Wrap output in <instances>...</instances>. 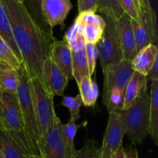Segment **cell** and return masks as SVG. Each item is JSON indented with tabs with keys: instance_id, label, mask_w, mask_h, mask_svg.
<instances>
[{
	"instance_id": "cell-8",
	"label": "cell",
	"mask_w": 158,
	"mask_h": 158,
	"mask_svg": "<svg viewBox=\"0 0 158 158\" xmlns=\"http://www.w3.org/2000/svg\"><path fill=\"white\" fill-rule=\"evenodd\" d=\"M137 53L145 46L157 41V15L154 9L139 12L137 20L131 19Z\"/></svg>"
},
{
	"instance_id": "cell-41",
	"label": "cell",
	"mask_w": 158,
	"mask_h": 158,
	"mask_svg": "<svg viewBox=\"0 0 158 158\" xmlns=\"http://www.w3.org/2000/svg\"><path fill=\"white\" fill-rule=\"evenodd\" d=\"M134 3H135L136 6H137V9H138V12H139V3H138V0H134Z\"/></svg>"
},
{
	"instance_id": "cell-38",
	"label": "cell",
	"mask_w": 158,
	"mask_h": 158,
	"mask_svg": "<svg viewBox=\"0 0 158 158\" xmlns=\"http://www.w3.org/2000/svg\"><path fill=\"white\" fill-rule=\"evenodd\" d=\"M139 3V12H146L152 9L151 6L150 0H138Z\"/></svg>"
},
{
	"instance_id": "cell-11",
	"label": "cell",
	"mask_w": 158,
	"mask_h": 158,
	"mask_svg": "<svg viewBox=\"0 0 158 158\" xmlns=\"http://www.w3.org/2000/svg\"><path fill=\"white\" fill-rule=\"evenodd\" d=\"M42 82L48 92L55 97L63 95L69 79L49 56L42 66Z\"/></svg>"
},
{
	"instance_id": "cell-37",
	"label": "cell",
	"mask_w": 158,
	"mask_h": 158,
	"mask_svg": "<svg viewBox=\"0 0 158 158\" xmlns=\"http://www.w3.org/2000/svg\"><path fill=\"white\" fill-rule=\"evenodd\" d=\"M124 158H139L135 145L131 144V146L124 148Z\"/></svg>"
},
{
	"instance_id": "cell-23",
	"label": "cell",
	"mask_w": 158,
	"mask_h": 158,
	"mask_svg": "<svg viewBox=\"0 0 158 158\" xmlns=\"http://www.w3.org/2000/svg\"><path fill=\"white\" fill-rule=\"evenodd\" d=\"M97 10L105 15V17H110L117 20L124 14L119 4L118 0H98Z\"/></svg>"
},
{
	"instance_id": "cell-22",
	"label": "cell",
	"mask_w": 158,
	"mask_h": 158,
	"mask_svg": "<svg viewBox=\"0 0 158 158\" xmlns=\"http://www.w3.org/2000/svg\"><path fill=\"white\" fill-rule=\"evenodd\" d=\"M79 127L75 122L68 121L66 124H62V132L64 138L66 150V158H72L74 152L76 151L74 138Z\"/></svg>"
},
{
	"instance_id": "cell-7",
	"label": "cell",
	"mask_w": 158,
	"mask_h": 158,
	"mask_svg": "<svg viewBox=\"0 0 158 158\" xmlns=\"http://www.w3.org/2000/svg\"><path fill=\"white\" fill-rule=\"evenodd\" d=\"M103 74V103L107 106L109 96L113 88H118L124 92L125 88L134 73L131 61L122 60L119 63L111 64L102 69Z\"/></svg>"
},
{
	"instance_id": "cell-29",
	"label": "cell",
	"mask_w": 158,
	"mask_h": 158,
	"mask_svg": "<svg viewBox=\"0 0 158 158\" xmlns=\"http://www.w3.org/2000/svg\"><path fill=\"white\" fill-rule=\"evenodd\" d=\"M123 12L131 19L137 20L139 17V12L134 0H118Z\"/></svg>"
},
{
	"instance_id": "cell-31",
	"label": "cell",
	"mask_w": 158,
	"mask_h": 158,
	"mask_svg": "<svg viewBox=\"0 0 158 158\" xmlns=\"http://www.w3.org/2000/svg\"><path fill=\"white\" fill-rule=\"evenodd\" d=\"M91 83H92V78L90 77H85L80 80L79 84L77 85L80 89V95L81 97L83 104L86 106V101H87L88 94L91 87Z\"/></svg>"
},
{
	"instance_id": "cell-36",
	"label": "cell",
	"mask_w": 158,
	"mask_h": 158,
	"mask_svg": "<svg viewBox=\"0 0 158 158\" xmlns=\"http://www.w3.org/2000/svg\"><path fill=\"white\" fill-rule=\"evenodd\" d=\"M147 78L148 81L150 80L151 82L154 80H158V58L155 60L152 68L147 75Z\"/></svg>"
},
{
	"instance_id": "cell-20",
	"label": "cell",
	"mask_w": 158,
	"mask_h": 158,
	"mask_svg": "<svg viewBox=\"0 0 158 158\" xmlns=\"http://www.w3.org/2000/svg\"><path fill=\"white\" fill-rule=\"evenodd\" d=\"M0 150L4 158H26L18 143L3 130H0Z\"/></svg>"
},
{
	"instance_id": "cell-14",
	"label": "cell",
	"mask_w": 158,
	"mask_h": 158,
	"mask_svg": "<svg viewBox=\"0 0 158 158\" xmlns=\"http://www.w3.org/2000/svg\"><path fill=\"white\" fill-rule=\"evenodd\" d=\"M72 54L69 44L64 39H54L49 49V57L69 80L73 77Z\"/></svg>"
},
{
	"instance_id": "cell-19",
	"label": "cell",
	"mask_w": 158,
	"mask_h": 158,
	"mask_svg": "<svg viewBox=\"0 0 158 158\" xmlns=\"http://www.w3.org/2000/svg\"><path fill=\"white\" fill-rule=\"evenodd\" d=\"M0 36L8 43L15 55L16 56L17 59L22 63V56L17 47L15 42L12 35V29H11L10 23H9V17H8L6 11L3 6L2 2L0 0Z\"/></svg>"
},
{
	"instance_id": "cell-35",
	"label": "cell",
	"mask_w": 158,
	"mask_h": 158,
	"mask_svg": "<svg viewBox=\"0 0 158 158\" xmlns=\"http://www.w3.org/2000/svg\"><path fill=\"white\" fill-rule=\"evenodd\" d=\"M82 33V26L78 22L74 21L73 24L69 27V29H68L67 32H66L64 36V40L66 42H69V40H72L74 36H76L78 34Z\"/></svg>"
},
{
	"instance_id": "cell-28",
	"label": "cell",
	"mask_w": 158,
	"mask_h": 158,
	"mask_svg": "<svg viewBox=\"0 0 158 158\" xmlns=\"http://www.w3.org/2000/svg\"><path fill=\"white\" fill-rule=\"evenodd\" d=\"M86 60H87L88 67H89V77H92L96 68V61L98 57V50L95 44L86 43L85 47Z\"/></svg>"
},
{
	"instance_id": "cell-16",
	"label": "cell",
	"mask_w": 158,
	"mask_h": 158,
	"mask_svg": "<svg viewBox=\"0 0 158 158\" xmlns=\"http://www.w3.org/2000/svg\"><path fill=\"white\" fill-rule=\"evenodd\" d=\"M158 58V49L155 44H150L140 49L131 60L134 71L146 76Z\"/></svg>"
},
{
	"instance_id": "cell-12",
	"label": "cell",
	"mask_w": 158,
	"mask_h": 158,
	"mask_svg": "<svg viewBox=\"0 0 158 158\" xmlns=\"http://www.w3.org/2000/svg\"><path fill=\"white\" fill-rule=\"evenodd\" d=\"M73 8L70 0H42L41 12L45 23L51 28L62 26Z\"/></svg>"
},
{
	"instance_id": "cell-43",
	"label": "cell",
	"mask_w": 158,
	"mask_h": 158,
	"mask_svg": "<svg viewBox=\"0 0 158 158\" xmlns=\"http://www.w3.org/2000/svg\"><path fill=\"white\" fill-rule=\"evenodd\" d=\"M0 158H4V157H3L2 153V151H1V150H0Z\"/></svg>"
},
{
	"instance_id": "cell-34",
	"label": "cell",
	"mask_w": 158,
	"mask_h": 158,
	"mask_svg": "<svg viewBox=\"0 0 158 158\" xmlns=\"http://www.w3.org/2000/svg\"><path fill=\"white\" fill-rule=\"evenodd\" d=\"M99 96V88L98 85L96 83L94 80H92L91 83L90 90H89V94H88L87 101L85 106H94L96 102H97V98Z\"/></svg>"
},
{
	"instance_id": "cell-21",
	"label": "cell",
	"mask_w": 158,
	"mask_h": 158,
	"mask_svg": "<svg viewBox=\"0 0 158 158\" xmlns=\"http://www.w3.org/2000/svg\"><path fill=\"white\" fill-rule=\"evenodd\" d=\"M72 53V74L78 85L83 77H89V67L85 49Z\"/></svg>"
},
{
	"instance_id": "cell-33",
	"label": "cell",
	"mask_w": 158,
	"mask_h": 158,
	"mask_svg": "<svg viewBox=\"0 0 158 158\" xmlns=\"http://www.w3.org/2000/svg\"><path fill=\"white\" fill-rule=\"evenodd\" d=\"M98 0H77L79 13L83 12H96Z\"/></svg>"
},
{
	"instance_id": "cell-6",
	"label": "cell",
	"mask_w": 158,
	"mask_h": 158,
	"mask_svg": "<svg viewBox=\"0 0 158 158\" xmlns=\"http://www.w3.org/2000/svg\"><path fill=\"white\" fill-rule=\"evenodd\" d=\"M106 26L101 39L96 44L100 56L102 69L123 60L116 20L106 17Z\"/></svg>"
},
{
	"instance_id": "cell-30",
	"label": "cell",
	"mask_w": 158,
	"mask_h": 158,
	"mask_svg": "<svg viewBox=\"0 0 158 158\" xmlns=\"http://www.w3.org/2000/svg\"><path fill=\"white\" fill-rule=\"evenodd\" d=\"M29 4V12L32 18L36 21L40 26L43 27V23H45L43 19L41 12V1L42 0H27Z\"/></svg>"
},
{
	"instance_id": "cell-42",
	"label": "cell",
	"mask_w": 158,
	"mask_h": 158,
	"mask_svg": "<svg viewBox=\"0 0 158 158\" xmlns=\"http://www.w3.org/2000/svg\"><path fill=\"white\" fill-rule=\"evenodd\" d=\"M28 158H44V157H43L40 155H35V156H32V157H29Z\"/></svg>"
},
{
	"instance_id": "cell-2",
	"label": "cell",
	"mask_w": 158,
	"mask_h": 158,
	"mask_svg": "<svg viewBox=\"0 0 158 158\" xmlns=\"http://www.w3.org/2000/svg\"><path fill=\"white\" fill-rule=\"evenodd\" d=\"M18 72L19 74V83L16 90V96L24 123L26 141L29 146L31 157L40 155V137L32 101L30 80L23 64L18 69Z\"/></svg>"
},
{
	"instance_id": "cell-25",
	"label": "cell",
	"mask_w": 158,
	"mask_h": 158,
	"mask_svg": "<svg viewBox=\"0 0 158 158\" xmlns=\"http://www.w3.org/2000/svg\"><path fill=\"white\" fill-rule=\"evenodd\" d=\"M72 158H100V148L94 139H86L83 148L74 152Z\"/></svg>"
},
{
	"instance_id": "cell-15",
	"label": "cell",
	"mask_w": 158,
	"mask_h": 158,
	"mask_svg": "<svg viewBox=\"0 0 158 158\" xmlns=\"http://www.w3.org/2000/svg\"><path fill=\"white\" fill-rule=\"evenodd\" d=\"M148 82L146 76L134 71L125 88L122 110L127 109L136 100L148 93Z\"/></svg>"
},
{
	"instance_id": "cell-13",
	"label": "cell",
	"mask_w": 158,
	"mask_h": 158,
	"mask_svg": "<svg viewBox=\"0 0 158 158\" xmlns=\"http://www.w3.org/2000/svg\"><path fill=\"white\" fill-rule=\"evenodd\" d=\"M116 25L120 40L122 58L123 60L131 61L137 54L136 41L131 24V19L124 13L119 19L116 20Z\"/></svg>"
},
{
	"instance_id": "cell-5",
	"label": "cell",
	"mask_w": 158,
	"mask_h": 158,
	"mask_svg": "<svg viewBox=\"0 0 158 158\" xmlns=\"http://www.w3.org/2000/svg\"><path fill=\"white\" fill-rule=\"evenodd\" d=\"M32 101L40 139L47 133L57 117L53 97L38 78H29Z\"/></svg>"
},
{
	"instance_id": "cell-39",
	"label": "cell",
	"mask_w": 158,
	"mask_h": 158,
	"mask_svg": "<svg viewBox=\"0 0 158 158\" xmlns=\"http://www.w3.org/2000/svg\"><path fill=\"white\" fill-rule=\"evenodd\" d=\"M111 158H124V148L123 146L120 147L112 156Z\"/></svg>"
},
{
	"instance_id": "cell-1",
	"label": "cell",
	"mask_w": 158,
	"mask_h": 158,
	"mask_svg": "<svg viewBox=\"0 0 158 158\" xmlns=\"http://www.w3.org/2000/svg\"><path fill=\"white\" fill-rule=\"evenodd\" d=\"M6 11L12 35L22 56V64L29 78L42 81V66L49 56L54 38L32 18L25 3L19 0H1Z\"/></svg>"
},
{
	"instance_id": "cell-44",
	"label": "cell",
	"mask_w": 158,
	"mask_h": 158,
	"mask_svg": "<svg viewBox=\"0 0 158 158\" xmlns=\"http://www.w3.org/2000/svg\"><path fill=\"white\" fill-rule=\"evenodd\" d=\"M19 2H23V3H24L25 2H26V1H27V0H19Z\"/></svg>"
},
{
	"instance_id": "cell-4",
	"label": "cell",
	"mask_w": 158,
	"mask_h": 158,
	"mask_svg": "<svg viewBox=\"0 0 158 158\" xmlns=\"http://www.w3.org/2000/svg\"><path fill=\"white\" fill-rule=\"evenodd\" d=\"M1 98L3 131H7L10 134L13 140L20 147L26 158L31 157L25 135L24 123L16 93L10 94L2 91Z\"/></svg>"
},
{
	"instance_id": "cell-45",
	"label": "cell",
	"mask_w": 158,
	"mask_h": 158,
	"mask_svg": "<svg viewBox=\"0 0 158 158\" xmlns=\"http://www.w3.org/2000/svg\"><path fill=\"white\" fill-rule=\"evenodd\" d=\"M108 158H111V157H108Z\"/></svg>"
},
{
	"instance_id": "cell-10",
	"label": "cell",
	"mask_w": 158,
	"mask_h": 158,
	"mask_svg": "<svg viewBox=\"0 0 158 158\" xmlns=\"http://www.w3.org/2000/svg\"><path fill=\"white\" fill-rule=\"evenodd\" d=\"M125 131L120 114L110 112L103 144L100 148V158L110 157L123 143Z\"/></svg>"
},
{
	"instance_id": "cell-27",
	"label": "cell",
	"mask_w": 158,
	"mask_h": 158,
	"mask_svg": "<svg viewBox=\"0 0 158 158\" xmlns=\"http://www.w3.org/2000/svg\"><path fill=\"white\" fill-rule=\"evenodd\" d=\"M0 61L7 63L8 65L19 69L22 66V63L17 59L12 49L8 43L0 36Z\"/></svg>"
},
{
	"instance_id": "cell-17",
	"label": "cell",
	"mask_w": 158,
	"mask_h": 158,
	"mask_svg": "<svg viewBox=\"0 0 158 158\" xmlns=\"http://www.w3.org/2000/svg\"><path fill=\"white\" fill-rule=\"evenodd\" d=\"M149 135L156 145H158V80L151 82L150 93Z\"/></svg>"
},
{
	"instance_id": "cell-26",
	"label": "cell",
	"mask_w": 158,
	"mask_h": 158,
	"mask_svg": "<svg viewBox=\"0 0 158 158\" xmlns=\"http://www.w3.org/2000/svg\"><path fill=\"white\" fill-rule=\"evenodd\" d=\"M61 104L67 107L70 113V116H69V119L68 121L76 123V121L80 119V109L82 105H83L80 94L77 95L76 97H70V96L64 97L62 100Z\"/></svg>"
},
{
	"instance_id": "cell-9",
	"label": "cell",
	"mask_w": 158,
	"mask_h": 158,
	"mask_svg": "<svg viewBox=\"0 0 158 158\" xmlns=\"http://www.w3.org/2000/svg\"><path fill=\"white\" fill-rule=\"evenodd\" d=\"M62 122L56 117L46 134L40 140V156L44 158H66V150L62 132Z\"/></svg>"
},
{
	"instance_id": "cell-24",
	"label": "cell",
	"mask_w": 158,
	"mask_h": 158,
	"mask_svg": "<svg viewBox=\"0 0 158 158\" xmlns=\"http://www.w3.org/2000/svg\"><path fill=\"white\" fill-rule=\"evenodd\" d=\"M80 25L82 26V32L86 40V43L97 44L99 40L101 39L105 26L97 24H91V23Z\"/></svg>"
},
{
	"instance_id": "cell-32",
	"label": "cell",
	"mask_w": 158,
	"mask_h": 158,
	"mask_svg": "<svg viewBox=\"0 0 158 158\" xmlns=\"http://www.w3.org/2000/svg\"><path fill=\"white\" fill-rule=\"evenodd\" d=\"M68 44H69V49L72 51V52H79V51L85 49L86 43L83 35V32L74 36L72 40L68 42Z\"/></svg>"
},
{
	"instance_id": "cell-40",
	"label": "cell",
	"mask_w": 158,
	"mask_h": 158,
	"mask_svg": "<svg viewBox=\"0 0 158 158\" xmlns=\"http://www.w3.org/2000/svg\"><path fill=\"white\" fill-rule=\"evenodd\" d=\"M2 90H0V130H3L2 127Z\"/></svg>"
},
{
	"instance_id": "cell-18",
	"label": "cell",
	"mask_w": 158,
	"mask_h": 158,
	"mask_svg": "<svg viewBox=\"0 0 158 158\" xmlns=\"http://www.w3.org/2000/svg\"><path fill=\"white\" fill-rule=\"evenodd\" d=\"M19 83L18 69L0 61V90L15 94Z\"/></svg>"
},
{
	"instance_id": "cell-3",
	"label": "cell",
	"mask_w": 158,
	"mask_h": 158,
	"mask_svg": "<svg viewBox=\"0 0 158 158\" xmlns=\"http://www.w3.org/2000/svg\"><path fill=\"white\" fill-rule=\"evenodd\" d=\"M149 113L150 96L147 93L119 114L125 135L133 145L141 144L149 135Z\"/></svg>"
}]
</instances>
